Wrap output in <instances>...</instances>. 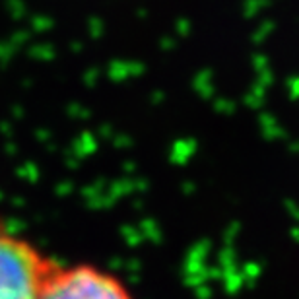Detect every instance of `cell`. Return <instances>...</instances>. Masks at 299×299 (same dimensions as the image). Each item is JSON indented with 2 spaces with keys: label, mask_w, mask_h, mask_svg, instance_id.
I'll list each match as a JSON object with an SVG mask.
<instances>
[{
  "label": "cell",
  "mask_w": 299,
  "mask_h": 299,
  "mask_svg": "<svg viewBox=\"0 0 299 299\" xmlns=\"http://www.w3.org/2000/svg\"><path fill=\"white\" fill-rule=\"evenodd\" d=\"M35 299H134L123 280L90 262H55Z\"/></svg>",
  "instance_id": "7a4b0ae2"
},
{
  "label": "cell",
  "mask_w": 299,
  "mask_h": 299,
  "mask_svg": "<svg viewBox=\"0 0 299 299\" xmlns=\"http://www.w3.org/2000/svg\"><path fill=\"white\" fill-rule=\"evenodd\" d=\"M57 260L0 222V299H35Z\"/></svg>",
  "instance_id": "6da1fadb"
}]
</instances>
